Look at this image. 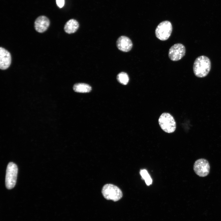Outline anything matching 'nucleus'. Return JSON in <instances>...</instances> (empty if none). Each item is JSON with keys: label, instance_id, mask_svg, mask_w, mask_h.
Returning a JSON list of instances; mask_svg holds the SVG:
<instances>
[{"label": "nucleus", "instance_id": "1", "mask_svg": "<svg viewBox=\"0 0 221 221\" xmlns=\"http://www.w3.org/2000/svg\"><path fill=\"white\" fill-rule=\"evenodd\" d=\"M211 68V62L206 56H201L195 60L193 65V71L195 75L199 78L206 76Z\"/></svg>", "mask_w": 221, "mask_h": 221}, {"label": "nucleus", "instance_id": "2", "mask_svg": "<svg viewBox=\"0 0 221 221\" xmlns=\"http://www.w3.org/2000/svg\"><path fill=\"white\" fill-rule=\"evenodd\" d=\"M102 192L105 198L107 200L117 201L122 197V193L120 189L111 184H107L103 187Z\"/></svg>", "mask_w": 221, "mask_h": 221}, {"label": "nucleus", "instance_id": "3", "mask_svg": "<svg viewBox=\"0 0 221 221\" xmlns=\"http://www.w3.org/2000/svg\"><path fill=\"white\" fill-rule=\"evenodd\" d=\"M159 125L161 129L167 133L174 132L176 129V123L173 117L169 113H164L158 119Z\"/></svg>", "mask_w": 221, "mask_h": 221}, {"label": "nucleus", "instance_id": "4", "mask_svg": "<svg viewBox=\"0 0 221 221\" xmlns=\"http://www.w3.org/2000/svg\"><path fill=\"white\" fill-rule=\"evenodd\" d=\"M172 31L171 23L169 21H165L161 22L157 25L155 30V34L158 39L164 41L169 37Z\"/></svg>", "mask_w": 221, "mask_h": 221}, {"label": "nucleus", "instance_id": "5", "mask_svg": "<svg viewBox=\"0 0 221 221\" xmlns=\"http://www.w3.org/2000/svg\"><path fill=\"white\" fill-rule=\"evenodd\" d=\"M18 172L17 165L15 163H9L7 167L5 178V184L8 189H11L15 186Z\"/></svg>", "mask_w": 221, "mask_h": 221}, {"label": "nucleus", "instance_id": "6", "mask_svg": "<svg viewBox=\"0 0 221 221\" xmlns=\"http://www.w3.org/2000/svg\"><path fill=\"white\" fill-rule=\"evenodd\" d=\"M193 169L197 175L200 177H205L207 176L209 173L210 166L207 160L201 158L195 162Z\"/></svg>", "mask_w": 221, "mask_h": 221}, {"label": "nucleus", "instance_id": "7", "mask_svg": "<svg viewBox=\"0 0 221 221\" xmlns=\"http://www.w3.org/2000/svg\"><path fill=\"white\" fill-rule=\"evenodd\" d=\"M186 49L185 46L180 43L176 44L170 48L168 56L169 59L173 61L180 60L185 55Z\"/></svg>", "mask_w": 221, "mask_h": 221}, {"label": "nucleus", "instance_id": "8", "mask_svg": "<svg viewBox=\"0 0 221 221\" xmlns=\"http://www.w3.org/2000/svg\"><path fill=\"white\" fill-rule=\"evenodd\" d=\"M116 45L120 50L126 52L131 50L133 47V43L128 37L122 36L118 39L116 41Z\"/></svg>", "mask_w": 221, "mask_h": 221}, {"label": "nucleus", "instance_id": "9", "mask_svg": "<svg viewBox=\"0 0 221 221\" xmlns=\"http://www.w3.org/2000/svg\"><path fill=\"white\" fill-rule=\"evenodd\" d=\"M11 61L10 53L4 48H0V68L4 70L10 66Z\"/></svg>", "mask_w": 221, "mask_h": 221}, {"label": "nucleus", "instance_id": "10", "mask_svg": "<svg viewBox=\"0 0 221 221\" xmlns=\"http://www.w3.org/2000/svg\"><path fill=\"white\" fill-rule=\"evenodd\" d=\"M50 24L49 19L45 16H41L38 17L34 22V27L37 32L42 33L46 31Z\"/></svg>", "mask_w": 221, "mask_h": 221}, {"label": "nucleus", "instance_id": "11", "mask_svg": "<svg viewBox=\"0 0 221 221\" xmlns=\"http://www.w3.org/2000/svg\"><path fill=\"white\" fill-rule=\"evenodd\" d=\"M79 24L76 20L71 19L66 22L64 26V30L67 33H75L78 29Z\"/></svg>", "mask_w": 221, "mask_h": 221}, {"label": "nucleus", "instance_id": "12", "mask_svg": "<svg viewBox=\"0 0 221 221\" xmlns=\"http://www.w3.org/2000/svg\"><path fill=\"white\" fill-rule=\"evenodd\" d=\"M73 89L74 91L77 92L85 93L90 92L91 90V87L87 84L78 83L74 85Z\"/></svg>", "mask_w": 221, "mask_h": 221}, {"label": "nucleus", "instance_id": "13", "mask_svg": "<svg viewBox=\"0 0 221 221\" xmlns=\"http://www.w3.org/2000/svg\"><path fill=\"white\" fill-rule=\"evenodd\" d=\"M117 79L119 83L124 85L128 83L129 79L128 74L124 72L119 73L117 76Z\"/></svg>", "mask_w": 221, "mask_h": 221}, {"label": "nucleus", "instance_id": "14", "mask_svg": "<svg viewBox=\"0 0 221 221\" xmlns=\"http://www.w3.org/2000/svg\"><path fill=\"white\" fill-rule=\"evenodd\" d=\"M140 173L142 179L145 180L147 185H149L152 184V179L146 169L141 170Z\"/></svg>", "mask_w": 221, "mask_h": 221}, {"label": "nucleus", "instance_id": "15", "mask_svg": "<svg viewBox=\"0 0 221 221\" xmlns=\"http://www.w3.org/2000/svg\"><path fill=\"white\" fill-rule=\"evenodd\" d=\"M57 6L60 8L62 7L64 4V0H56Z\"/></svg>", "mask_w": 221, "mask_h": 221}]
</instances>
